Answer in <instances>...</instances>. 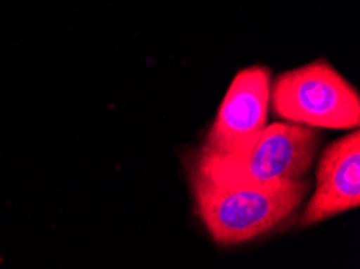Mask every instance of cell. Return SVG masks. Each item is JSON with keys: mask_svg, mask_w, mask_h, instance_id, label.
Masks as SVG:
<instances>
[{"mask_svg": "<svg viewBox=\"0 0 360 269\" xmlns=\"http://www.w3.org/2000/svg\"><path fill=\"white\" fill-rule=\"evenodd\" d=\"M271 71L260 65L239 71L228 87L198 160H220L245 150L269 124Z\"/></svg>", "mask_w": 360, "mask_h": 269, "instance_id": "4", "label": "cell"}, {"mask_svg": "<svg viewBox=\"0 0 360 269\" xmlns=\"http://www.w3.org/2000/svg\"><path fill=\"white\" fill-rule=\"evenodd\" d=\"M315 176V192L302 213V228L323 223L360 205L359 129L325 148Z\"/></svg>", "mask_w": 360, "mask_h": 269, "instance_id": "5", "label": "cell"}, {"mask_svg": "<svg viewBox=\"0 0 360 269\" xmlns=\"http://www.w3.org/2000/svg\"><path fill=\"white\" fill-rule=\"evenodd\" d=\"M319 133L296 123L266 124L252 144L234 157L194 160V169L223 184H278L305 178L315 160Z\"/></svg>", "mask_w": 360, "mask_h": 269, "instance_id": "2", "label": "cell"}, {"mask_svg": "<svg viewBox=\"0 0 360 269\" xmlns=\"http://www.w3.org/2000/svg\"><path fill=\"white\" fill-rule=\"evenodd\" d=\"M270 107L276 117L309 128L359 129L356 87L326 60L281 73L271 81Z\"/></svg>", "mask_w": 360, "mask_h": 269, "instance_id": "3", "label": "cell"}, {"mask_svg": "<svg viewBox=\"0 0 360 269\" xmlns=\"http://www.w3.org/2000/svg\"><path fill=\"white\" fill-rule=\"evenodd\" d=\"M194 205L207 232L218 245L230 247L260 237L297 210L309 181L278 184H223L198 171L191 174Z\"/></svg>", "mask_w": 360, "mask_h": 269, "instance_id": "1", "label": "cell"}]
</instances>
